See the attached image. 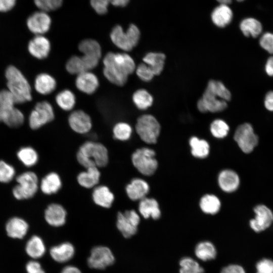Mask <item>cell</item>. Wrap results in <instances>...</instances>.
Here are the masks:
<instances>
[{
	"mask_svg": "<svg viewBox=\"0 0 273 273\" xmlns=\"http://www.w3.org/2000/svg\"><path fill=\"white\" fill-rule=\"evenodd\" d=\"M51 24L50 17L44 11H38L30 16L27 20L29 30L36 35H42L50 29Z\"/></svg>",
	"mask_w": 273,
	"mask_h": 273,
	"instance_id": "14",
	"label": "cell"
},
{
	"mask_svg": "<svg viewBox=\"0 0 273 273\" xmlns=\"http://www.w3.org/2000/svg\"><path fill=\"white\" fill-rule=\"evenodd\" d=\"M240 28L243 34L247 37H257L263 30L262 25L257 19L248 17L243 19L240 24Z\"/></svg>",
	"mask_w": 273,
	"mask_h": 273,
	"instance_id": "29",
	"label": "cell"
},
{
	"mask_svg": "<svg viewBox=\"0 0 273 273\" xmlns=\"http://www.w3.org/2000/svg\"><path fill=\"white\" fill-rule=\"evenodd\" d=\"M139 210L145 218L152 217L154 219H157L161 216L159 204L153 198L145 197L141 200L139 205Z\"/></svg>",
	"mask_w": 273,
	"mask_h": 273,
	"instance_id": "24",
	"label": "cell"
},
{
	"mask_svg": "<svg viewBox=\"0 0 273 273\" xmlns=\"http://www.w3.org/2000/svg\"><path fill=\"white\" fill-rule=\"evenodd\" d=\"M207 90L216 95L220 99L225 101L231 99V94L223 83L219 81L211 80L207 84Z\"/></svg>",
	"mask_w": 273,
	"mask_h": 273,
	"instance_id": "40",
	"label": "cell"
},
{
	"mask_svg": "<svg viewBox=\"0 0 273 273\" xmlns=\"http://www.w3.org/2000/svg\"><path fill=\"white\" fill-rule=\"evenodd\" d=\"M220 4H225L229 5L231 4L232 2V0H216Z\"/></svg>",
	"mask_w": 273,
	"mask_h": 273,
	"instance_id": "59",
	"label": "cell"
},
{
	"mask_svg": "<svg viewBox=\"0 0 273 273\" xmlns=\"http://www.w3.org/2000/svg\"><path fill=\"white\" fill-rule=\"evenodd\" d=\"M77 160L86 169L93 167H103L108 163L107 148L102 144L93 141L83 143L77 152Z\"/></svg>",
	"mask_w": 273,
	"mask_h": 273,
	"instance_id": "2",
	"label": "cell"
},
{
	"mask_svg": "<svg viewBox=\"0 0 273 273\" xmlns=\"http://www.w3.org/2000/svg\"><path fill=\"white\" fill-rule=\"evenodd\" d=\"M66 69L70 74H77L86 71L81 57L73 56L67 61Z\"/></svg>",
	"mask_w": 273,
	"mask_h": 273,
	"instance_id": "43",
	"label": "cell"
},
{
	"mask_svg": "<svg viewBox=\"0 0 273 273\" xmlns=\"http://www.w3.org/2000/svg\"><path fill=\"white\" fill-rule=\"evenodd\" d=\"M234 140L245 153L251 152L258 142L257 135L254 133L252 125L248 123L238 127L234 134Z\"/></svg>",
	"mask_w": 273,
	"mask_h": 273,
	"instance_id": "8",
	"label": "cell"
},
{
	"mask_svg": "<svg viewBox=\"0 0 273 273\" xmlns=\"http://www.w3.org/2000/svg\"><path fill=\"white\" fill-rule=\"evenodd\" d=\"M35 5L44 12L55 10L60 8L63 0H34Z\"/></svg>",
	"mask_w": 273,
	"mask_h": 273,
	"instance_id": "47",
	"label": "cell"
},
{
	"mask_svg": "<svg viewBox=\"0 0 273 273\" xmlns=\"http://www.w3.org/2000/svg\"><path fill=\"white\" fill-rule=\"evenodd\" d=\"M264 106L268 111L273 112V90L267 92L265 95Z\"/></svg>",
	"mask_w": 273,
	"mask_h": 273,
	"instance_id": "54",
	"label": "cell"
},
{
	"mask_svg": "<svg viewBox=\"0 0 273 273\" xmlns=\"http://www.w3.org/2000/svg\"><path fill=\"white\" fill-rule=\"evenodd\" d=\"M62 186L59 175L55 172H51L46 175L41 180L40 189L43 193L51 195L57 193Z\"/></svg>",
	"mask_w": 273,
	"mask_h": 273,
	"instance_id": "28",
	"label": "cell"
},
{
	"mask_svg": "<svg viewBox=\"0 0 273 273\" xmlns=\"http://www.w3.org/2000/svg\"><path fill=\"white\" fill-rule=\"evenodd\" d=\"M67 213L61 205L53 203L49 205L44 212V218L48 223L53 226L59 227L66 222Z\"/></svg>",
	"mask_w": 273,
	"mask_h": 273,
	"instance_id": "17",
	"label": "cell"
},
{
	"mask_svg": "<svg viewBox=\"0 0 273 273\" xmlns=\"http://www.w3.org/2000/svg\"><path fill=\"white\" fill-rule=\"evenodd\" d=\"M100 175V172L98 167H89L86 168V171L79 173L77 179L81 186L90 189L95 187L98 184Z\"/></svg>",
	"mask_w": 273,
	"mask_h": 273,
	"instance_id": "26",
	"label": "cell"
},
{
	"mask_svg": "<svg viewBox=\"0 0 273 273\" xmlns=\"http://www.w3.org/2000/svg\"><path fill=\"white\" fill-rule=\"evenodd\" d=\"M61 273H82L77 267L73 265L66 266L63 268Z\"/></svg>",
	"mask_w": 273,
	"mask_h": 273,
	"instance_id": "57",
	"label": "cell"
},
{
	"mask_svg": "<svg viewBox=\"0 0 273 273\" xmlns=\"http://www.w3.org/2000/svg\"><path fill=\"white\" fill-rule=\"evenodd\" d=\"M58 105L65 111H70L74 107L76 99L74 94L69 89L59 92L56 97Z\"/></svg>",
	"mask_w": 273,
	"mask_h": 273,
	"instance_id": "37",
	"label": "cell"
},
{
	"mask_svg": "<svg viewBox=\"0 0 273 273\" xmlns=\"http://www.w3.org/2000/svg\"><path fill=\"white\" fill-rule=\"evenodd\" d=\"M236 1H237L238 2H243V1H244L245 0H236Z\"/></svg>",
	"mask_w": 273,
	"mask_h": 273,
	"instance_id": "60",
	"label": "cell"
},
{
	"mask_svg": "<svg viewBox=\"0 0 273 273\" xmlns=\"http://www.w3.org/2000/svg\"><path fill=\"white\" fill-rule=\"evenodd\" d=\"M28 228L27 222L18 217L11 218L6 225L8 236L14 239H22L27 234Z\"/></svg>",
	"mask_w": 273,
	"mask_h": 273,
	"instance_id": "21",
	"label": "cell"
},
{
	"mask_svg": "<svg viewBox=\"0 0 273 273\" xmlns=\"http://www.w3.org/2000/svg\"><path fill=\"white\" fill-rule=\"evenodd\" d=\"M210 131L214 137L222 139L227 135L229 131V126L223 120L216 119L211 123Z\"/></svg>",
	"mask_w": 273,
	"mask_h": 273,
	"instance_id": "45",
	"label": "cell"
},
{
	"mask_svg": "<svg viewBox=\"0 0 273 273\" xmlns=\"http://www.w3.org/2000/svg\"><path fill=\"white\" fill-rule=\"evenodd\" d=\"M265 72L269 76H273V56L269 57L265 64Z\"/></svg>",
	"mask_w": 273,
	"mask_h": 273,
	"instance_id": "56",
	"label": "cell"
},
{
	"mask_svg": "<svg viewBox=\"0 0 273 273\" xmlns=\"http://www.w3.org/2000/svg\"><path fill=\"white\" fill-rule=\"evenodd\" d=\"M211 17L216 26L222 28L231 22L233 13L228 5L220 4L213 10Z\"/></svg>",
	"mask_w": 273,
	"mask_h": 273,
	"instance_id": "22",
	"label": "cell"
},
{
	"mask_svg": "<svg viewBox=\"0 0 273 273\" xmlns=\"http://www.w3.org/2000/svg\"><path fill=\"white\" fill-rule=\"evenodd\" d=\"M8 90L13 96L16 104L31 100V87L27 79L17 68L9 66L5 72Z\"/></svg>",
	"mask_w": 273,
	"mask_h": 273,
	"instance_id": "3",
	"label": "cell"
},
{
	"mask_svg": "<svg viewBox=\"0 0 273 273\" xmlns=\"http://www.w3.org/2000/svg\"><path fill=\"white\" fill-rule=\"evenodd\" d=\"M103 73L111 83L119 86L124 85L129 75L135 70L133 59L127 54L108 53L103 59Z\"/></svg>",
	"mask_w": 273,
	"mask_h": 273,
	"instance_id": "1",
	"label": "cell"
},
{
	"mask_svg": "<svg viewBox=\"0 0 273 273\" xmlns=\"http://www.w3.org/2000/svg\"><path fill=\"white\" fill-rule=\"evenodd\" d=\"M256 273H273V261L268 259H263L256 264Z\"/></svg>",
	"mask_w": 273,
	"mask_h": 273,
	"instance_id": "51",
	"label": "cell"
},
{
	"mask_svg": "<svg viewBox=\"0 0 273 273\" xmlns=\"http://www.w3.org/2000/svg\"><path fill=\"white\" fill-rule=\"evenodd\" d=\"M129 0H111V4L115 7H123L129 3Z\"/></svg>",
	"mask_w": 273,
	"mask_h": 273,
	"instance_id": "58",
	"label": "cell"
},
{
	"mask_svg": "<svg viewBox=\"0 0 273 273\" xmlns=\"http://www.w3.org/2000/svg\"><path fill=\"white\" fill-rule=\"evenodd\" d=\"M135 130L144 142L150 144H155L160 132V125L153 116L146 114L138 119Z\"/></svg>",
	"mask_w": 273,
	"mask_h": 273,
	"instance_id": "7",
	"label": "cell"
},
{
	"mask_svg": "<svg viewBox=\"0 0 273 273\" xmlns=\"http://www.w3.org/2000/svg\"><path fill=\"white\" fill-rule=\"evenodd\" d=\"M226 107V101L207 89L197 103V108L201 112H218L224 110Z\"/></svg>",
	"mask_w": 273,
	"mask_h": 273,
	"instance_id": "12",
	"label": "cell"
},
{
	"mask_svg": "<svg viewBox=\"0 0 273 273\" xmlns=\"http://www.w3.org/2000/svg\"><path fill=\"white\" fill-rule=\"evenodd\" d=\"M196 256L199 259L206 261L214 259L216 256V250L214 245L209 241L199 243L195 249Z\"/></svg>",
	"mask_w": 273,
	"mask_h": 273,
	"instance_id": "32",
	"label": "cell"
},
{
	"mask_svg": "<svg viewBox=\"0 0 273 273\" xmlns=\"http://www.w3.org/2000/svg\"><path fill=\"white\" fill-rule=\"evenodd\" d=\"M78 49L84 56L100 59L101 48L99 43L95 40L86 39L81 41L78 46Z\"/></svg>",
	"mask_w": 273,
	"mask_h": 273,
	"instance_id": "34",
	"label": "cell"
},
{
	"mask_svg": "<svg viewBox=\"0 0 273 273\" xmlns=\"http://www.w3.org/2000/svg\"><path fill=\"white\" fill-rule=\"evenodd\" d=\"M16 3V0H0V12H6L11 10Z\"/></svg>",
	"mask_w": 273,
	"mask_h": 273,
	"instance_id": "55",
	"label": "cell"
},
{
	"mask_svg": "<svg viewBox=\"0 0 273 273\" xmlns=\"http://www.w3.org/2000/svg\"><path fill=\"white\" fill-rule=\"evenodd\" d=\"M260 46L270 54H273V33L266 32L263 33L259 39Z\"/></svg>",
	"mask_w": 273,
	"mask_h": 273,
	"instance_id": "48",
	"label": "cell"
},
{
	"mask_svg": "<svg viewBox=\"0 0 273 273\" xmlns=\"http://www.w3.org/2000/svg\"><path fill=\"white\" fill-rule=\"evenodd\" d=\"M218 181L221 189L229 193L236 190L240 184L238 175L230 169L222 170L219 174Z\"/></svg>",
	"mask_w": 273,
	"mask_h": 273,
	"instance_id": "23",
	"label": "cell"
},
{
	"mask_svg": "<svg viewBox=\"0 0 273 273\" xmlns=\"http://www.w3.org/2000/svg\"><path fill=\"white\" fill-rule=\"evenodd\" d=\"M51 257L56 262L64 263L71 259L75 254L74 246L69 242H64L52 247L50 251Z\"/></svg>",
	"mask_w": 273,
	"mask_h": 273,
	"instance_id": "20",
	"label": "cell"
},
{
	"mask_svg": "<svg viewBox=\"0 0 273 273\" xmlns=\"http://www.w3.org/2000/svg\"><path fill=\"white\" fill-rule=\"evenodd\" d=\"M255 216L250 221L251 229L256 232H260L268 228L273 221V213L264 205L256 206L254 209Z\"/></svg>",
	"mask_w": 273,
	"mask_h": 273,
	"instance_id": "13",
	"label": "cell"
},
{
	"mask_svg": "<svg viewBox=\"0 0 273 273\" xmlns=\"http://www.w3.org/2000/svg\"><path fill=\"white\" fill-rule=\"evenodd\" d=\"M50 49L49 40L42 35H36L29 41L28 46L30 54L38 59L47 58Z\"/></svg>",
	"mask_w": 273,
	"mask_h": 273,
	"instance_id": "16",
	"label": "cell"
},
{
	"mask_svg": "<svg viewBox=\"0 0 273 273\" xmlns=\"http://www.w3.org/2000/svg\"><path fill=\"white\" fill-rule=\"evenodd\" d=\"M46 250L43 240L37 236H32L27 241L25 247L27 254L34 259L43 256L45 254Z\"/></svg>",
	"mask_w": 273,
	"mask_h": 273,
	"instance_id": "31",
	"label": "cell"
},
{
	"mask_svg": "<svg viewBox=\"0 0 273 273\" xmlns=\"http://www.w3.org/2000/svg\"><path fill=\"white\" fill-rule=\"evenodd\" d=\"M220 202L215 195L207 194L202 197L200 202L201 210L205 213L215 214L220 208Z\"/></svg>",
	"mask_w": 273,
	"mask_h": 273,
	"instance_id": "35",
	"label": "cell"
},
{
	"mask_svg": "<svg viewBox=\"0 0 273 273\" xmlns=\"http://www.w3.org/2000/svg\"><path fill=\"white\" fill-rule=\"evenodd\" d=\"M92 197L97 205L104 208L110 207L114 199L113 194L105 186L96 187L93 191Z\"/></svg>",
	"mask_w": 273,
	"mask_h": 273,
	"instance_id": "25",
	"label": "cell"
},
{
	"mask_svg": "<svg viewBox=\"0 0 273 273\" xmlns=\"http://www.w3.org/2000/svg\"><path fill=\"white\" fill-rule=\"evenodd\" d=\"M99 82L97 76L88 71L82 72L78 75L75 80L76 87L81 92L92 94L98 88Z\"/></svg>",
	"mask_w": 273,
	"mask_h": 273,
	"instance_id": "18",
	"label": "cell"
},
{
	"mask_svg": "<svg viewBox=\"0 0 273 273\" xmlns=\"http://www.w3.org/2000/svg\"><path fill=\"white\" fill-rule=\"evenodd\" d=\"M15 174L13 166L4 161L0 160V182L7 183L12 180Z\"/></svg>",
	"mask_w": 273,
	"mask_h": 273,
	"instance_id": "46",
	"label": "cell"
},
{
	"mask_svg": "<svg viewBox=\"0 0 273 273\" xmlns=\"http://www.w3.org/2000/svg\"><path fill=\"white\" fill-rule=\"evenodd\" d=\"M114 261L115 257L111 250L104 246L94 247L87 260L88 266L96 269H105L112 265Z\"/></svg>",
	"mask_w": 273,
	"mask_h": 273,
	"instance_id": "11",
	"label": "cell"
},
{
	"mask_svg": "<svg viewBox=\"0 0 273 273\" xmlns=\"http://www.w3.org/2000/svg\"><path fill=\"white\" fill-rule=\"evenodd\" d=\"M140 35L139 29L133 24H130L125 32L121 26L117 25L112 29L110 38L117 47L125 51H130L138 44Z\"/></svg>",
	"mask_w": 273,
	"mask_h": 273,
	"instance_id": "4",
	"label": "cell"
},
{
	"mask_svg": "<svg viewBox=\"0 0 273 273\" xmlns=\"http://www.w3.org/2000/svg\"><path fill=\"white\" fill-rule=\"evenodd\" d=\"M113 132L115 139L125 141L130 139L132 133V128L129 124L121 122L114 125Z\"/></svg>",
	"mask_w": 273,
	"mask_h": 273,
	"instance_id": "42",
	"label": "cell"
},
{
	"mask_svg": "<svg viewBox=\"0 0 273 273\" xmlns=\"http://www.w3.org/2000/svg\"><path fill=\"white\" fill-rule=\"evenodd\" d=\"M24 120L23 113L15 107L5 118L3 122L9 127H18L23 124Z\"/></svg>",
	"mask_w": 273,
	"mask_h": 273,
	"instance_id": "44",
	"label": "cell"
},
{
	"mask_svg": "<svg viewBox=\"0 0 273 273\" xmlns=\"http://www.w3.org/2000/svg\"><path fill=\"white\" fill-rule=\"evenodd\" d=\"M131 161L135 168L145 175L153 174L158 167L155 152L148 148H142L135 151L132 154Z\"/></svg>",
	"mask_w": 273,
	"mask_h": 273,
	"instance_id": "5",
	"label": "cell"
},
{
	"mask_svg": "<svg viewBox=\"0 0 273 273\" xmlns=\"http://www.w3.org/2000/svg\"><path fill=\"white\" fill-rule=\"evenodd\" d=\"M179 273H204L199 263L191 257H185L179 261Z\"/></svg>",
	"mask_w": 273,
	"mask_h": 273,
	"instance_id": "41",
	"label": "cell"
},
{
	"mask_svg": "<svg viewBox=\"0 0 273 273\" xmlns=\"http://www.w3.org/2000/svg\"><path fill=\"white\" fill-rule=\"evenodd\" d=\"M138 76L144 81H149L152 79L154 74L150 67L145 63L139 65L136 69Z\"/></svg>",
	"mask_w": 273,
	"mask_h": 273,
	"instance_id": "49",
	"label": "cell"
},
{
	"mask_svg": "<svg viewBox=\"0 0 273 273\" xmlns=\"http://www.w3.org/2000/svg\"><path fill=\"white\" fill-rule=\"evenodd\" d=\"M220 273H246L244 269L237 264H230L223 267Z\"/></svg>",
	"mask_w": 273,
	"mask_h": 273,
	"instance_id": "53",
	"label": "cell"
},
{
	"mask_svg": "<svg viewBox=\"0 0 273 273\" xmlns=\"http://www.w3.org/2000/svg\"><path fill=\"white\" fill-rule=\"evenodd\" d=\"M17 157L26 166L31 167L36 164L38 156L36 151L32 147H22L18 151Z\"/></svg>",
	"mask_w": 273,
	"mask_h": 273,
	"instance_id": "39",
	"label": "cell"
},
{
	"mask_svg": "<svg viewBox=\"0 0 273 273\" xmlns=\"http://www.w3.org/2000/svg\"><path fill=\"white\" fill-rule=\"evenodd\" d=\"M18 185L14 187L13 194L18 200L32 198L38 189V180L36 174L32 171H26L16 178Z\"/></svg>",
	"mask_w": 273,
	"mask_h": 273,
	"instance_id": "6",
	"label": "cell"
},
{
	"mask_svg": "<svg viewBox=\"0 0 273 273\" xmlns=\"http://www.w3.org/2000/svg\"><path fill=\"white\" fill-rule=\"evenodd\" d=\"M54 118L53 108L47 101L37 103L29 118V126L33 129H37Z\"/></svg>",
	"mask_w": 273,
	"mask_h": 273,
	"instance_id": "10",
	"label": "cell"
},
{
	"mask_svg": "<svg viewBox=\"0 0 273 273\" xmlns=\"http://www.w3.org/2000/svg\"><path fill=\"white\" fill-rule=\"evenodd\" d=\"M111 0H90V4L94 10L100 15L105 14Z\"/></svg>",
	"mask_w": 273,
	"mask_h": 273,
	"instance_id": "50",
	"label": "cell"
},
{
	"mask_svg": "<svg viewBox=\"0 0 273 273\" xmlns=\"http://www.w3.org/2000/svg\"><path fill=\"white\" fill-rule=\"evenodd\" d=\"M165 60V56L164 54L154 52L147 54L143 59L144 62L150 67L154 75H158L161 73Z\"/></svg>",
	"mask_w": 273,
	"mask_h": 273,
	"instance_id": "30",
	"label": "cell"
},
{
	"mask_svg": "<svg viewBox=\"0 0 273 273\" xmlns=\"http://www.w3.org/2000/svg\"><path fill=\"white\" fill-rule=\"evenodd\" d=\"M68 122L72 130L81 134L88 132L92 126L89 116L82 110L72 112L69 116Z\"/></svg>",
	"mask_w": 273,
	"mask_h": 273,
	"instance_id": "15",
	"label": "cell"
},
{
	"mask_svg": "<svg viewBox=\"0 0 273 273\" xmlns=\"http://www.w3.org/2000/svg\"><path fill=\"white\" fill-rule=\"evenodd\" d=\"M132 101L138 109L145 110L152 105L153 98L147 90L140 89L133 93Z\"/></svg>",
	"mask_w": 273,
	"mask_h": 273,
	"instance_id": "38",
	"label": "cell"
},
{
	"mask_svg": "<svg viewBox=\"0 0 273 273\" xmlns=\"http://www.w3.org/2000/svg\"><path fill=\"white\" fill-rule=\"evenodd\" d=\"M27 273H45L41 264L36 261H29L26 265Z\"/></svg>",
	"mask_w": 273,
	"mask_h": 273,
	"instance_id": "52",
	"label": "cell"
},
{
	"mask_svg": "<svg viewBox=\"0 0 273 273\" xmlns=\"http://www.w3.org/2000/svg\"><path fill=\"white\" fill-rule=\"evenodd\" d=\"M16 104L14 98L8 90L0 91V122L15 108Z\"/></svg>",
	"mask_w": 273,
	"mask_h": 273,
	"instance_id": "33",
	"label": "cell"
},
{
	"mask_svg": "<svg viewBox=\"0 0 273 273\" xmlns=\"http://www.w3.org/2000/svg\"><path fill=\"white\" fill-rule=\"evenodd\" d=\"M140 221V216L135 210H126L118 213L116 225L123 236L129 238L136 233Z\"/></svg>",
	"mask_w": 273,
	"mask_h": 273,
	"instance_id": "9",
	"label": "cell"
},
{
	"mask_svg": "<svg viewBox=\"0 0 273 273\" xmlns=\"http://www.w3.org/2000/svg\"><path fill=\"white\" fill-rule=\"evenodd\" d=\"M55 78L47 73L38 74L34 82L35 90L42 95H48L53 92L56 87Z\"/></svg>",
	"mask_w": 273,
	"mask_h": 273,
	"instance_id": "27",
	"label": "cell"
},
{
	"mask_svg": "<svg viewBox=\"0 0 273 273\" xmlns=\"http://www.w3.org/2000/svg\"><path fill=\"white\" fill-rule=\"evenodd\" d=\"M190 145L191 147V153L195 157L204 158L209 154V145L204 140L193 136L190 140Z\"/></svg>",
	"mask_w": 273,
	"mask_h": 273,
	"instance_id": "36",
	"label": "cell"
},
{
	"mask_svg": "<svg viewBox=\"0 0 273 273\" xmlns=\"http://www.w3.org/2000/svg\"><path fill=\"white\" fill-rule=\"evenodd\" d=\"M149 189L148 184L139 178L132 179L125 188L127 196L133 201L141 200L145 198Z\"/></svg>",
	"mask_w": 273,
	"mask_h": 273,
	"instance_id": "19",
	"label": "cell"
}]
</instances>
